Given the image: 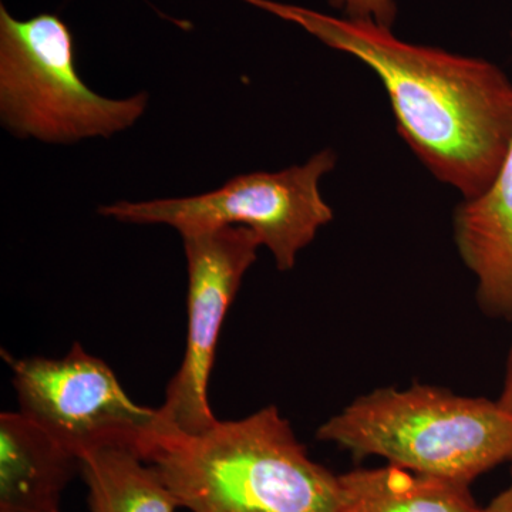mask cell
<instances>
[{
  "instance_id": "obj_2",
  "label": "cell",
  "mask_w": 512,
  "mask_h": 512,
  "mask_svg": "<svg viewBox=\"0 0 512 512\" xmlns=\"http://www.w3.org/2000/svg\"><path fill=\"white\" fill-rule=\"evenodd\" d=\"M147 463L190 512H339L340 476L309 457L274 406L198 434H167Z\"/></svg>"
},
{
  "instance_id": "obj_3",
  "label": "cell",
  "mask_w": 512,
  "mask_h": 512,
  "mask_svg": "<svg viewBox=\"0 0 512 512\" xmlns=\"http://www.w3.org/2000/svg\"><path fill=\"white\" fill-rule=\"evenodd\" d=\"M353 456L470 485L512 460V416L484 397L440 387H383L357 397L316 433Z\"/></svg>"
},
{
  "instance_id": "obj_5",
  "label": "cell",
  "mask_w": 512,
  "mask_h": 512,
  "mask_svg": "<svg viewBox=\"0 0 512 512\" xmlns=\"http://www.w3.org/2000/svg\"><path fill=\"white\" fill-rule=\"evenodd\" d=\"M336 156L323 150L308 163L278 173L238 175L218 190L187 198L116 202L99 208L103 217L128 224H163L181 237L227 225L255 232L274 255L276 268L295 266L296 256L315 239L333 212L319 191V180L333 170Z\"/></svg>"
},
{
  "instance_id": "obj_6",
  "label": "cell",
  "mask_w": 512,
  "mask_h": 512,
  "mask_svg": "<svg viewBox=\"0 0 512 512\" xmlns=\"http://www.w3.org/2000/svg\"><path fill=\"white\" fill-rule=\"evenodd\" d=\"M19 412L80 461L127 450L147 461L165 431L157 409L127 396L111 367L74 343L63 359H12Z\"/></svg>"
},
{
  "instance_id": "obj_13",
  "label": "cell",
  "mask_w": 512,
  "mask_h": 512,
  "mask_svg": "<svg viewBox=\"0 0 512 512\" xmlns=\"http://www.w3.org/2000/svg\"><path fill=\"white\" fill-rule=\"evenodd\" d=\"M497 403L500 404L501 409L510 413L512 416V348L510 355H508L503 392H501L500 397H498Z\"/></svg>"
},
{
  "instance_id": "obj_9",
  "label": "cell",
  "mask_w": 512,
  "mask_h": 512,
  "mask_svg": "<svg viewBox=\"0 0 512 512\" xmlns=\"http://www.w3.org/2000/svg\"><path fill=\"white\" fill-rule=\"evenodd\" d=\"M82 461L20 412L0 416V512L59 510Z\"/></svg>"
},
{
  "instance_id": "obj_10",
  "label": "cell",
  "mask_w": 512,
  "mask_h": 512,
  "mask_svg": "<svg viewBox=\"0 0 512 512\" xmlns=\"http://www.w3.org/2000/svg\"><path fill=\"white\" fill-rule=\"evenodd\" d=\"M339 512H480L468 484L404 468H360L340 476Z\"/></svg>"
},
{
  "instance_id": "obj_7",
  "label": "cell",
  "mask_w": 512,
  "mask_h": 512,
  "mask_svg": "<svg viewBox=\"0 0 512 512\" xmlns=\"http://www.w3.org/2000/svg\"><path fill=\"white\" fill-rule=\"evenodd\" d=\"M188 326L184 359L158 416L167 434H198L218 423L208 402L215 350L229 306L261 247L249 228L227 225L187 235Z\"/></svg>"
},
{
  "instance_id": "obj_1",
  "label": "cell",
  "mask_w": 512,
  "mask_h": 512,
  "mask_svg": "<svg viewBox=\"0 0 512 512\" xmlns=\"http://www.w3.org/2000/svg\"><path fill=\"white\" fill-rule=\"evenodd\" d=\"M247 2L369 66L386 87L404 141L464 200L493 183L512 143V82L500 67L404 42L369 20L275 0Z\"/></svg>"
},
{
  "instance_id": "obj_15",
  "label": "cell",
  "mask_w": 512,
  "mask_h": 512,
  "mask_svg": "<svg viewBox=\"0 0 512 512\" xmlns=\"http://www.w3.org/2000/svg\"><path fill=\"white\" fill-rule=\"evenodd\" d=\"M52 512H60V511H59V510H57V511H52Z\"/></svg>"
},
{
  "instance_id": "obj_16",
  "label": "cell",
  "mask_w": 512,
  "mask_h": 512,
  "mask_svg": "<svg viewBox=\"0 0 512 512\" xmlns=\"http://www.w3.org/2000/svg\"><path fill=\"white\" fill-rule=\"evenodd\" d=\"M511 463H512V460H511Z\"/></svg>"
},
{
  "instance_id": "obj_4",
  "label": "cell",
  "mask_w": 512,
  "mask_h": 512,
  "mask_svg": "<svg viewBox=\"0 0 512 512\" xmlns=\"http://www.w3.org/2000/svg\"><path fill=\"white\" fill-rule=\"evenodd\" d=\"M148 96L106 99L77 72L72 30L55 13L20 20L0 5V116L18 137L74 143L111 137L147 109Z\"/></svg>"
},
{
  "instance_id": "obj_8",
  "label": "cell",
  "mask_w": 512,
  "mask_h": 512,
  "mask_svg": "<svg viewBox=\"0 0 512 512\" xmlns=\"http://www.w3.org/2000/svg\"><path fill=\"white\" fill-rule=\"evenodd\" d=\"M454 235L481 309L512 319V143L490 187L457 208Z\"/></svg>"
},
{
  "instance_id": "obj_12",
  "label": "cell",
  "mask_w": 512,
  "mask_h": 512,
  "mask_svg": "<svg viewBox=\"0 0 512 512\" xmlns=\"http://www.w3.org/2000/svg\"><path fill=\"white\" fill-rule=\"evenodd\" d=\"M333 9H338L345 18L369 20L383 28L392 29L397 19L394 0H329Z\"/></svg>"
},
{
  "instance_id": "obj_14",
  "label": "cell",
  "mask_w": 512,
  "mask_h": 512,
  "mask_svg": "<svg viewBox=\"0 0 512 512\" xmlns=\"http://www.w3.org/2000/svg\"><path fill=\"white\" fill-rule=\"evenodd\" d=\"M480 512H512V483Z\"/></svg>"
},
{
  "instance_id": "obj_11",
  "label": "cell",
  "mask_w": 512,
  "mask_h": 512,
  "mask_svg": "<svg viewBox=\"0 0 512 512\" xmlns=\"http://www.w3.org/2000/svg\"><path fill=\"white\" fill-rule=\"evenodd\" d=\"M127 450H103L82 460L90 512H174L177 500L157 468Z\"/></svg>"
}]
</instances>
